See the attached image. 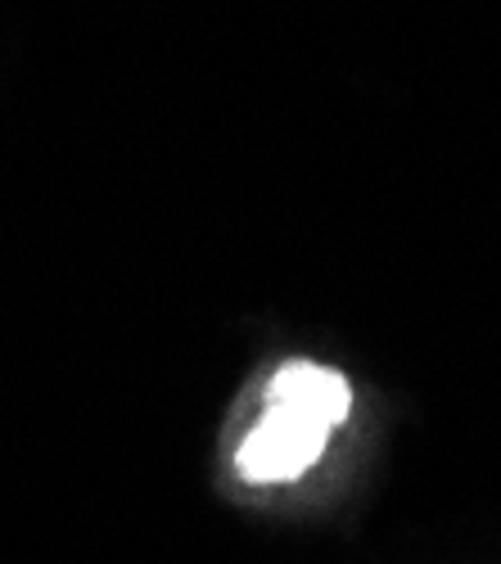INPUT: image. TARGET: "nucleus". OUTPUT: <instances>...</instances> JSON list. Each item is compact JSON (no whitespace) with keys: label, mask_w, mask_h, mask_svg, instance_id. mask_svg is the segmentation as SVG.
Returning a JSON list of instances; mask_svg holds the SVG:
<instances>
[{"label":"nucleus","mask_w":501,"mask_h":564,"mask_svg":"<svg viewBox=\"0 0 501 564\" xmlns=\"http://www.w3.org/2000/svg\"><path fill=\"white\" fill-rule=\"evenodd\" d=\"M326 443H330L326 425L303 420L294 411H281V406H266L262 420L249 430V438L236 452V469L249 484H290L303 475V469L316 465Z\"/></svg>","instance_id":"1"},{"label":"nucleus","mask_w":501,"mask_h":564,"mask_svg":"<svg viewBox=\"0 0 501 564\" xmlns=\"http://www.w3.org/2000/svg\"><path fill=\"white\" fill-rule=\"evenodd\" d=\"M266 406L294 411L303 420H316L330 434L348 420L352 389L335 366H316V361H285L266 384Z\"/></svg>","instance_id":"2"}]
</instances>
